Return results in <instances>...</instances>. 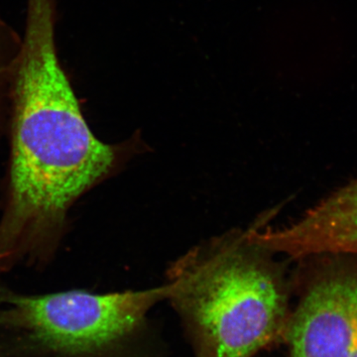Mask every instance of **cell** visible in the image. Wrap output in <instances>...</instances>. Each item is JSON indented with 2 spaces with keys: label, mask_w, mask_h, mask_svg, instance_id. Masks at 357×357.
Returning a JSON list of instances; mask_svg holds the SVG:
<instances>
[{
  "label": "cell",
  "mask_w": 357,
  "mask_h": 357,
  "mask_svg": "<svg viewBox=\"0 0 357 357\" xmlns=\"http://www.w3.org/2000/svg\"><path fill=\"white\" fill-rule=\"evenodd\" d=\"M57 0H27L24 34L10 84L13 155L0 223L6 257L57 231L84 192L112 173L119 150L84 119L59 57Z\"/></svg>",
  "instance_id": "6da1fadb"
},
{
  "label": "cell",
  "mask_w": 357,
  "mask_h": 357,
  "mask_svg": "<svg viewBox=\"0 0 357 357\" xmlns=\"http://www.w3.org/2000/svg\"><path fill=\"white\" fill-rule=\"evenodd\" d=\"M169 297L195 357H255L284 342L292 279L275 253L230 230L167 270Z\"/></svg>",
  "instance_id": "7a4b0ae2"
},
{
  "label": "cell",
  "mask_w": 357,
  "mask_h": 357,
  "mask_svg": "<svg viewBox=\"0 0 357 357\" xmlns=\"http://www.w3.org/2000/svg\"><path fill=\"white\" fill-rule=\"evenodd\" d=\"M168 297L167 284L105 295L70 291L13 296L3 319L51 351L91 354L130 337L143 325L150 310Z\"/></svg>",
  "instance_id": "3957f363"
},
{
  "label": "cell",
  "mask_w": 357,
  "mask_h": 357,
  "mask_svg": "<svg viewBox=\"0 0 357 357\" xmlns=\"http://www.w3.org/2000/svg\"><path fill=\"white\" fill-rule=\"evenodd\" d=\"M284 344L291 357H357V255L299 260Z\"/></svg>",
  "instance_id": "277c9868"
},
{
  "label": "cell",
  "mask_w": 357,
  "mask_h": 357,
  "mask_svg": "<svg viewBox=\"0 0 357 357\" xmlns=\"http://www.w3.org/2000/svg\"><path fill=\"white\" fill-rule=\"evenodd\" d=\"M248 236L275 255L294 260L330 253L357 255V180L310 208L282 229L253 227Z\"/></svg>",
  "instance_id": "5b68a950"
},
{
  "label": "cell",
  "mask_w": 357,
  "mask_h": 357,
  "mask_svg": "<svg viewBox=\"0 0 357 357\" xmlns=\"http://www.w3.org/2000/svg\"><path fill=\"white\" fill-rule=\"evenodd\" d=\"M20 44V35L0 14V93L10 86Z\"/></svg>",
  "instance_id": "8992f818"
},
{
  "label": "cell",
  "mask_w": 357,
  "mask_h": 357,
  "mask_svg": "<svg viewBox=\"0 0 357 357\" xmlns=\"http://www.w3.org/2000/svg\"><path fill=\"white\" fill-rule=\"evenodd\" d=\"M4 260H6V257H4V255H2L1 253H0V264H1Z\"/></svg>",
  "instance_id": "52a82bcc"
}]
</instances>
